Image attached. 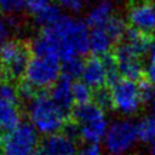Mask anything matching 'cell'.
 Here are the masks:
<instances>
[{
  "label": "cell",
  "mask_w": 155,
  "mask_h": 155,
  "mask_svg": "<svg viewBox=\"0 0 155 155\" xmlns=\"http://www.w3.org/2000/svg\"><path fill=\"white\" fill-rule=\"evenodd\" d=\"M1 73H2V71H1V68H0V76H1Z\"/></svg>",
  "instance_id": "obj_32"
},
{
  "label": "cell",
  "mask_w": 155,
  "mask_h": 155,
  "mask_svg": "<svg viewBox=\"0 0 155 155\" xmlns=\"http://www.w3.org/2000/svg\"><path fill=\"white\" fill-rule=\"evenodd\" d=\"M90 1L91 0H58L59 5L63 8L71 11V12H79L84 10Z\"/></svg>",
  "instance_id": "obj_25"
},
{
  "label": "cell",
  "mask_w": 155,
  "mask_h": 155,
  "mask_svg": "<svg viewBox=\"0 0 155 155\" xmlns=\"http://www.w3.org/2000/svg\"><path fill=\"white\" fill-rule=\"evenodd\" d=\"M12 29V23L2 17H0V47L8 41Z\"/></svg>",
  "instance_id": "obj_27"
},
{
  "label": "cell",
  "mask_w": 155,
  "mask_h": 155,
  "mask_svg": "<svg viewBox=\"0 0 155 155\" xmlns=\"http://www.w3.org/2000/svg\"><path fill=\"white\" fill-rule=\"evenodd\" d=\"M21 124V113L16 103L0 98V130L12 131Z\"/></svg>",
  "instance_id": "obj_16"
},
{
  "label": "cell",
  "mask_w": 155,
  "mask_h": 155,
  "mask_svg": "<svg viewBox=\"0 0 155 155\" xmlns=\"http://www.w3.org/2000/svg\"><path fill=\"white\" fill-rule=\"evenodd\" d=\"M30 58L29 47L23 41L8 40L0 47V68L10 79L23 76Z\"/></svg>",
  "instance_id": "obj_5"
},
{
  "label": "cell",
  "mask_w": 155,
  "mask_h": 155,
  "mask_svg": "<svg viewBox=\"0 0 155 155\" xmlns=\"http://www.w3.org/2000/svg\"><path fill=\"white\" fill-rule=\"evenodd\" d=\"M140 54L128 42L120 44L114 52V62L116 64L119 75L124 79L138 81L144 75V69L140 62Z\"/></svg>",
  "instance_id": "obj_9"
},
{
  "label": "cell",
  "mask_w": 155,
  "mask_h": 155,
  "mask_svg": "<svg viewBox=\"0 0 155 155\" xmlns=\"http://www.w3.org/2000/svg\"><path fill=\"white\" fill-rule=\"evenodd\" d=\"M33 155H44V154H42V153H38V151H35Z\"/></svg>",
  "instance_id": "obj_31"
},
{
  "label": "cell",
  "mask_w": 155,
  "mask_h": 155,
  "mask_svg": "<svg viewBox=\"0 0 155 155\" xmlns=\"http://www.w3.org/2000/svg\"><path fill=\"white\" fill-rule=\"evenodd\" d=\"M50 2H51L50 0H27L25 8H27L28 13L34 18V17L38 16Z\"/></svg>",
  "instance_id": "obj_24"
},
{
  "label": "cell",
  "mask_w": 155,
  "mask_h": 155,
  "mask_svg": "<svg viewBox=\"0 0 155 155\" xmlns=\"http://www.w3.org/2000/svg\"><path fill=\"white\" fill-rule=\"evenodd\" d=\"M27 113L30 125L38 133L50 136L64 128L67 113L63 111L50 97V94L36 93L29 102Z\"/></svg>",
  "instance_id": "obj_2"
},
{
  "label": "cell",
  "mask_w": 155,
  "mask_h": 155,
  "mask_svg": "<svg viewBox=\"0 0 155 155\" xmlns=\"http://www.w3.org/2000/svg\"><path fill=\"white\" fill-rule=\"evenodd\" d=\"M38 132L27 122H21L2 139L4 155H33L38 145Z\"/></svg>",
  "instance_id": "obj_7"
},
{
  "label": "cell",
  "mask_w": 155,
  "mask_h": 155,
  "mask_svg": "<svg viewBox=\"0 0 155 155\" xmlns=\"http://www.w3.org/2000/svg\"><path fill=\"white\" fill-rule=\"evenodd\" d=\"M115 44V40L104 25L92 28L88 34V50L94 54V57L108 56Z\"/></svg>",
  "instance_id": "obj_14"
},
{
  "label": "cell",
  "mask_w": 155,
  "mask_h": 155,
  "mask_svg": "<svg viewBox=\"0 0 155 155\" xmlns=\"http://www.w3.org/2000/svg\"><path fill=\"white\" fill-rule=\"evenodd\" d=\"M76 155H102V151L97 144H88L87 147L78 151Z\"/></svg>",
  "instance_id": "obj_28"
},
{
  "label": "cell",
  "mask_w": 155,
  "mask_h": 155,
  "mask_svg": "<svg viewBox=\"0 0 155 155\" xmlns=\"http://www.w3.org/2000/svg\"><path fill=\"white\" fill-rule=\"evenodd\" d=\"M92 102L94 104H97L99 108H102L103 110L113 108L111 105V97H110V91L107 87H101L93 91L92 94Z\"/></svg>",
  "instance_id": "obj_21"
},
{
  "label": "cell",
  "mask_w": 155,
  "mask_h": 155,
  "mask_svg": "<svg viewBox=\"0 0 155 155\" xmlns=\"http://www.w3.org/2000/svg\"><path fill=\"white\" fill-rule=\"evenodd\" d=\"M41 153L44 155H75V138L65 132L46 136L41 143Z\"/></svg>",
  "instance_id": "obj_11"
},
{
  "label": "cell",
  "mask_w": 155,
  "mask_h": 155,
  "mask_svg": "<svg viewBox=\"0 0 155 155\" xmlns=\"http://www.w3.org/2000/svg\"><path fill=\"white\" fill-rule=\"evenodd\" d=\"M88 34L90 31L84 21L62 16L58 22L44 28L34 39L31 50L35 56L63 63L88 51Z\"/></svg>",
  "instance_id": "obj_1"
},
{
  "label": "cell",
  "mask_w": 155,
  "mask_h": 155,
  "mask_svg": "<svg viewBox=\"0 0 155 155\" xmlns=\"http://www.w3.org/2000/svg\"><path fill=\"white\" fill-rule=\"evenodd\" d=\"M0 98L11 103H18L19 94H18V88L11 84L10 81H2L0 82Z\"/></svg>",
  "instance_id": "obj_23"
},
{
  "label": "cell",
  "mask_w": 155,
  "mask_h": 155,
  "mask_svg": "<svg viewBox=\"0 0 155 155\" xmlns=\"http://www.w3.org/2000/svg\"><path fill=\"white\" fill-rule=\"evenodd\" d=\"M144 76L150 85L155 86V53L149 56V61L144 68Z\"/></svg>",
  "instance_id": "obj_26"
},
{
  "label": "cell",
  "mask_w": 155,
  "mask_h": 155,
  "mask_svg": "<svg viewBox=\"0 0 155 155\" xmlns=\"http://www.w3.org/2000/svg\"><path fill=\"white\" fill-rule=\"evenodd\" d=\"M127 19L132 29L143 34L155 31V2L153 0H134L128 6Z\"/></svg>",
  "instance_id": "obj_10"
},
{
  "label": "cell",
  "mask_w": 155,
  "mask_h": 155,
  "mask_svg": "<svg viewBox=\"0 0 155 155\" xmlns=\"http://www.w3.org/2000/svg\"><path fill=\"white\" fill-rule=\"evenodd\" d=\"M138 139L137 127L127 120L113 122L104 136L105 149L111 155H124L130 151Z\"/></svg>",
  "instance_id": "obj_8"
},
{
  "label": "cell",
  "mask_w": 155,
  "mask_h": 155,
  "mask_svg": "<svg viewBox=\"0 0 155 155\" xmlns=\"http://www.w3.org/2000/svg\"><path fill=\"white\" fill-rule=\"evenodd\" d=\"M149 102H150V104H151V108H153V111H154V115H155V88H154V92H153V94H151Z\"/></svg>",
  "instance_id": "obj_29"
},
{
  "label": "cell",
  "mask_w": 155,
  "mask_h": 155,
  "mask_svg": "<svg viewBox=\"0 0 155 155\" xmlns=\"http://www.w3.org/2000/svg\"><path fill=\"white\" fill-rule=\"evenodd\" d=\"M92 88L87 86L85 82H75L73 84V96H74V103L78 105L91 103L92 101Z\"/></svg>",
  "instance_id": "obj_20"
},
{
  "label": "cell",
  "mask_w": 155,
  "mask_h": 155,
  "mask_svg": "<svg viewBox=\"0 0 155 155\" xmlns=\"http://www.w3.org/2000/svg\"><path fill=\"white\" fill-rule=\"evenodd\" d=\"M138 139L144 143H153L155 140V115L144 117L137 125Z\"/></svg>",
  "instance_id": "obj_18"
},
{
  "label": "cell",
  "mask_w": 155,
  "mask_h": 155,
  "mask_svg": "<svg viewBox=\"0 0 155 155\" xmlns=\"http://www.w3.org/2000/svg\"><path fill=\"white\" fill-rule=\"evenodd\" d=\"M62 16L63 15H62L61 8L56 4L50 2L38 16L34 17V21L39 25H42L44 28H46V27H50V25L54 24L56 22H58Z\"/></svg>",
  "instance_id": "obj_17"
},
{
  "label": "cell",
  "mask_w": 155,
  "mask_h": 155,
  "mask_svg": "<svg viewBox=\"0 0 155 155\" xmlns=\"http://www.w3.org/2000/svg\"><path fill=\"white\" fill-rule=\"evenodd\" d=\"M24 82L31 88L44 90L52 87L61 76L59 63L54 59L34 56L30 58L24 71Z\"/></svg>",
  "instance_id": "obj_4"
},
{
  "label": "cell",
  "mask_w": 155,
  "mask_h": 155,
  "mask_svg": "<svg viewBox=\"0 0 155 155\" xmlns=\"http://www.w3.org/2000/svg\"><path fill=\"white\" fill-rule=\"evenodd\" d=\"M150 151H151V155H155V140L151 143V149H150Z\"/></svg>",
  "instance_id": "obj_30"
},
{
  "label": "cell",
  "mask_w": 155,
  "mask_h": 155,
  "mask_svg": "<svg viewBox=\"0 0 155 155\" xmlns=\"http://www.w3.org/2000/svg\"><path fill=\"white\" fill-rule=\"evenodd\" d=\"M82 68H84V62L80 59V57L71 58V59L62 63L61 74H62V76H64L69 80H73L78 76H81Z\"/></svg>",
  "instance_id": "obj_19"
},
{
  "label": "cell",
  "mask_w": 155,
  "mask_h": 155,
  "mask_svg": "<svg viewBox=\"0 0 155 155\" xmlns=\"http://www.w3.org/2000/svg\"><path fill=\"white\" fill-rule=\"evenodd\" d=\"M50 97L52 101L65 113H68L74 103L73 96V82L71 80L61 75L58 81L51 87Z\"/></svg>",
  "instance_id": "obj_15"
},
{
  "label": "cell",
  "mask_w": 155,
  "mask_h": 155,
  "mask_svg": "<svg viewBox=\"0 0 155 155\" xmlns=\"http://www.w3.org/2000/svg\"><path fill=\"white\" fill-rule=\"evenodd\" d=\"M73 124L76 126L78 137L88 144H97L108 130L104 110L93 102L78 105L73 111Z\"/></svg>",
  "instance_id": "obj_3"
},
{
  "label": "cell",
  "mask_w": 155,
  "mask_h": 155,
  "mask_svg": "<svg viewBox=\"0 0 155 155\" xmlns=\"http://www.w3.org/2000/svg\"><path fill=\"white\" fill-rule=\"evenodd\" d=\"M107 78H108L107 65L103 58L92 57L84 63L81 79L82 82H85L91 88L97 90L101 87H105Z\"/></svg>",
  "instance_id": "obj_12"
},
{
  "label": "cell",
  "mask_w": 155,
  "mask_h": 155,
  "mask_svg": "<svg viewBox=\"0 0 155 155\" xmlns=\"http://www.w3.org/2000/svg\"><path fill=\"white\" fill-rule=\"evenodd\" d=\"M111 97V105L122 114L131 115L138 111L143 98L142 90L138 81L120 78L109 88Z\"/></svg>",
  "instance_id": "obj_6"
},
{
  "label": "cell",
  "mask_w": 155,
  "mask_h": 155,
  "mask_svg": "<svg viewBox=\"0 0 155 155\" xmlns=\"http://www.w3.org/2000/svg\"><path fill=\"white\" fill-rule=\"evenodd\" d=\"M116 4L114 0H97L87 11L86 21L92 28L107 24L115 15Z\"/></svg>",
  "instance_id": "obj_13"
},
{
  "label": "cell",
  "mask_w": 155,
  "mask_h": 155,
  "mask_svg": "<svg viewBox=\"0 0 155 155\" xmlns=\"http://www.w3.org/2000/svg\"><path fill=\"white\" fill-rule=\"evenodd\" d=\"M27 0H0V12L12 16L25 8Z\"/></svg>",
  "instance_id": "obj_22"
}]
</instances>
